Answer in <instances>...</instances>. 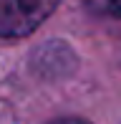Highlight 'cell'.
<instances>
[{"label": "cell", "instance_id": "cell-1", "mask_svg": "<svg viewBox=\"0 0 121 124\" xmlns=\"http://www.w3.org/2000/svg\"><path fill=\"white\" fill-rule=\"evenodd\" d=\"M56 8L58 0H0V38L30 36Z\"/></svg>", "mask_w": 121, "mask_h": 124}, {"label": "cell", "instance_id": "cell-2", "mask_svg": "<svg viewBox=\"0 0 121 124\" xmlns=\"http://www.w3.org/2000/svg\"><path fill=\"white\" fill-rule=\"evenodd\" d=\"M88 5L96 13L111 15V18H121V0H88Z\"/></svg>", "mask_w": 121, "mask_h": 124}, {"label": "cell", "instance_id": "cell-3", "mask_svg": "<svg viewBox=\"0 0 121 124\" xmlns=\"http://www.w3.org/2000/svg\"><path fill=\"white\" fill-rule=\"evenodd\" d=\"M51 124H88V122L76 119V116H68V119H56V122H51Z\"/></svg>", "mask_w": 121, "mask_h": 124}]
</instances>
